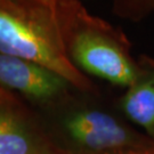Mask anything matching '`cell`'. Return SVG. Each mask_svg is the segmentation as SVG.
I'll list each match as a JSON object with an SVG mask.
<instances>
[{
    "mask_svg": "<svg viewBox=\"0 0 154 154\" xmlns=\"http://www.w3.org/2000/svg\"><path fill=\"white\" fill-rule=\"evenodd\" d=\"M0 104H16V99L11 96V94L5 89H2L1 87H0Z\"/></svg>",
    "mask_w": 154,
    "mask_h": 154,
    "instance_id": "cell-8",
    "label": "cell"
},
{
    "mask_svg": "<svg viewBox=\"0 0 154 154\" xmlns=\"http://www.w3.org/2000/svg\"><path fill=\"white\" fill-rule=\"evenodd\" d=\"M66 47L81 72L127 88L136 79L137 60L125 34L75 1H69L67 7Z\"/></svg>",
    "mask_w": 154,
    "mask_h": 154,
    "instance_id": "cell-2",
    "label": "cell"
},
{
    "mask_svg": "<svg viewBox=\"0 0 154 154\" xmlns=\"http://www.w3.org/2000/svg\"><path fill=\"white\" fill-rule=\"evenodd\" d=\"M11 106L0 104V154H63L33 130Z\"/></svg>",
    "mask_w": 154,
    "mask_h": 154,
    "instance_id": "cell-6",
    "label": "cell"
},
{
    "mask_svg": "<svg viewBox=\"0 0 154 154\" xmlns=\"http://www.w3.org/2000/svg\"><path fill=\"white\" fill-rule=\"evenodd\" d=\"M63 154H73V153H65ZM114 154H154V146L149 147V149H134V151H127V152H121V153H114Z\"/></svg>",
    "mask_w": 154,
    "mask_h": 154,
    "instance_id": "cell-9",
    "label": "cell"
},
{
    "mask_svg": "<svg viewBox=\"0 0 154 154\" xmlns=\"http://www.w3.org/2000/svg\"><path fill=\"white\" fill-rule=\"evenodd\" d=\"M120 110L154 140V58L137 60V75L120 99Z\"/></svg>",
    "mask_w": 154,
    "mask_h": 154,
    "instance_id": "cell-5",
    "label": "cell"
},
{
    "mask_svg": "<svg viewBox=\"0 0 154 154\" xmlns=\"http://www.w3.org/2000/svg\"><path fill=\"white\" fill-rule=\"evenodd\" d=\"M69 86L45 66L0 53V87L7 91L16 90L33 102L47 103L62 96Z\"/></svg>",
    "mask_w": 154,
    "mask_h": 154,
    "instance_id": "cell-4",
    "label": "cell"
},
{
    "mask_svg": "<svg viewBox=\"0 0 154 154\" xmlns=\"http://www.w3.org/2000/svg\"><path fill=\"white\" fill-rule=\"evenodd\" d=\"M65 134L77 149L73 154H114L149 149L154 140L112 112L83 107L65 118Z\"/></svg>",
    "mask_w": 154,
    "mask_h": 154,
    "instance_id": "cell-3",
    "label": "cell"
},
{
    "mask_svg": "<svg viewBox=\"0 0 154 154\" xmlns=\"http://www.w3.org/2000/svg\"><path fill=\"white\" fill-rule=\"evenodd\" d=\"M67 7L69 1L0 0V53L34 62L90 91L93 83L67 54Z\"/></svg>",
    "mask_w": 154,
    "mask_h": 154,
    "instance_id": "cell-1",
    "label": "cell"
},
{
    "mask_svg": "<svg viewBox=\"0 0 154 154\" xmlns=\"http://www.w3.org/2000/svg\"><path fill=\"white\" fill-rule=\"evenodd\" d=\"M114 9L120 16L137 20L154 11V1H121L114 6Z\"/></svg>",
    "mask_w": 154,
    "mask_h": 154,
    "instance_id": "cell-7",
    "label": "cell"
}]
</instances>
